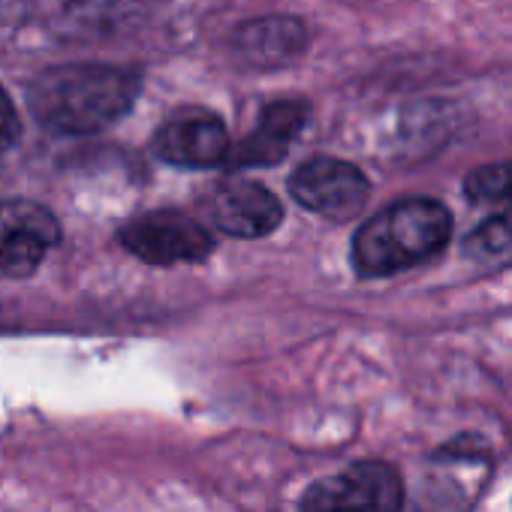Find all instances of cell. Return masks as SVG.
Segmentation results:
<instances>
[{
	"label": "cell",
	"mask_w": 512,
	"mask_h": 512,
	"mask_svg": "<svg viewBox=\"0 0 512 512\" xmlns=\"http://www.w3.org/2000/svg\"><path fill=\"white\" fill-rule=\"evenodd\" d=\"M19 130H22L19 112H16V106H13V100L7 97V91L0 88V157H4V154L16 145Z\"/></svg>",
	"instance_id": "5bb4252c"
},
{
	"label": "cell",
	"mask_w": 512,
	"mask_h": 512,
	"mask_svg": "<svg viewBox=\"0 0 512 512\" xmlns=\"http://www.w3.org/2000/svg\"><path fill=\"white\" fill-rule=\"evenodd\" d=\"M154 151L172 166L208 169V166H220L223 160H229L232 145L217 115L202 112V109H187L163 124V130L157 133Z\"/></svg>",
	"instance_id": "ba28073f"
},
{
	"label": "cell",
	"mask_w": 512,
	"mask_h": 512,
	"mask_svg": "<svg viewBox=\"0 0 512 512\" xmlns=\"http://www.w3.org/2000/svg\"><path fill=\"white\" fill-rule=\"evenodd\" d=\"M308 121V106L296 103V100H284L269 106L260 115V124L253 127V133L235 148L232 154V166H272L281 163L290 151V145L296 142V136L302 133Z\"/></svg>",
	"instance_id": "30bf717a"
},
{
	"label": "cell",
	"mask_w": 512,
	"mask_h": 512,
	"mask_svg": "<svg viewBox=\"0 0 512 512\" xmlns=\"http://www.w3.org/2000/svg\"><path fill=\"white\" fill-rule=\"evenodd\" d=\"M491 443L479 434H458L437 446L419 485V512H473L491 479Z\"/></svg>",
	"instance_id": "3957f363"
},
{
	"label": "cell",
	"mask_w": 512,
	"mask_h": 512,
	"mask_svg": "<svg viewBox=\"0 0 512 512\" xmlns=\"http://www.w3.org/2000/svg\"><path fill=\"white\" fill-rule=\"evenodd\" d=\"M208 217L217 229L235 238H263L284 220V205L256 181H226L208 196Z\"/></svg>",
	"instance_id": "9c48e42d"
},
{
	"label": "cell",
	"mask_w": 512,
	"mask_h": 512,
	"mask_svg": "<svg viewBox=\"0 0 512 512\" xmlns=\"http://www.w3.org/2000/svg\"><path fill=\"white\" fill-rule=\"evenodd\" d=\"M464 256L485 269H500L512 263V205L488 217L464 238Z\"/></svg>",
	"instance_id": "7c38bea8"
},
{
	"label": "cell",
	"mask_w": 512,
	"mask_h": 512,
	"mask_svg": "<svg viewBox=\"0 0 512 512\" xmlns=\"http://www.w3.org/2000/svg\"><path fill=\"white\" fill-rule=\"evenodd\" d=\"M404 482L386 461H356L317 479L299 500V512H401Z\"/></svg>",
	"instance_id": "277c9868"
},
{
	"label": "cell",
	"mask_w": 512,
	"mask_h": 512,
	"mask_svg": "<svg viewBox=\"0 0 512 512\" xmlns=\"http://www.w3.org/2000/svg\"><path fill=\"white\" fill-rule=\"evenodd\" d=\"M136 94L139 79L121 67L67 64L37 76L28 88V103L43 127L85 136L115 124L124 112H130Z\"/></svg>",
	"instance_id": "6da1fadb"
},
{
	"label": "cell",
	"mask_w": 512,
	"mask_h": 512,
	"mask_svg": "<svg viewBox=\"0 0 512 512\" xmlns=\"http://www.w3.org/2000/svg\"><path fill=\"white\" fill-rule=\"evenodd\" d=\"M464 193L470 202L512 205V160L485 163L479 169H470L464 178Z\"/></svg>",
	"instance_id": "4fadbf2b"
},
{
	"label": "cell",
	"mask_w": 512,
	"mask_h": 512,
	"mask_svg": "<svg viewBox=\"0 0 512 512\" xmlns=\"http://www.w3.org/2000/svg\"><path fill=\"white\" fill-rule=\"evenodd\" d=\"M452 235V214L437 199H401L371 217L353 238V266L365 278H386L437 256Z\"/></svg>",
	"instance_id": "7a4b0ae2"
},
{
	"label": "cell",
	"mask_w": 512,
	"mask_h": 512,
	"mask_svg": "<svg viewBox=\"0 0 512 512\" xmlns=\"http://www.w3.org/2000/svg\"><path fill=\"white\" fill-rule=\"evenodd\" d=\"M290 193L314 214H323L329 220H353L362 214L371 196V181L359 166L347 160L317 157L293 172Z\"/></svg>",
	"instance_id": "8992f818"
},
{
	"label": "cell",
	"mask_w": 512,
	"mask_h": 512,
	"mask_svg": "<svg viewBox=\"0 0 512 512\" xmlns=\"http://www.w3.org/2000/svg\"><path fill=\"white\" fill-rule=\"evenodd\" d=\"M58 238L61 226L49 208L28 199L0 202V272L4 275L28 278Z\"/></svg>",
	"instance_id": "52a82bcc"
},
{
	"label": "cell",
	"mask_w": 512,
	"mask_h": 512,
	"mask_svg": "<svg viewBox=\"0 0 512 512\" xmlns=\"http://www.w3.org/2000/svg\"><path fill=\"white\" fill-rule=\"evenodd\" d=\"M121 244L148 266L202 263L214 250L211 232L181 211H151L124 226Z\"/></svg>",
	"instance_id": "5b68a950"
},
{
	"label": "cell",
	"mask_w": 512,
	"mask_h": 512,
	"mask_svg": "<svg viewBox=\"0 0 512 512\" xmlns=\"http://www.w3.org/2000/svg\"><path fill=\"white\" fill-rule=\"evenodd\" d=\"M235 46H238V55L253 67H281L305 52L308 31L299 19L269 16V19L241 25Z\"/></svg>",
	"instance_id": "8fae6325"
}]
</instances>
